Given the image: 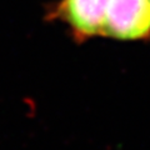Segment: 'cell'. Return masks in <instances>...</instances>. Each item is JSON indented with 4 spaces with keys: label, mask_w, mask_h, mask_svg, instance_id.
I'll return each mask as SVG.
<instances>
[{
    "label": "cell",
    "mask_w": 150,
    "mask_h": 150,
    "mask_svg": "<svg viewBox=\"0 0 150 150\" xmlns=\"http://www.w3.org/2000/svg\"><path fill=\"white\" fill-rule=\"evenodd\" d=\"M110 0H56L45 11L46 21L67 26L78 44L103 38L104 21Z\"/></svg>",
    "instance_id": "6da1fadb"
},
{
    "label": "cell",
    "mask_w": 150,
    "mask_h": 150,
    "mask_svg": "<svg viewBox=\"0 0 150 150\" xmlns=\"http://www.w3.org/2000/svg\"><path fill=\"white\" fill-rule=\"evenodd\" d=\"M103 39L150 41V0H110Z\"/></svg>",
    "instance_id": "7a4b0ae2"
}]
</instances>
